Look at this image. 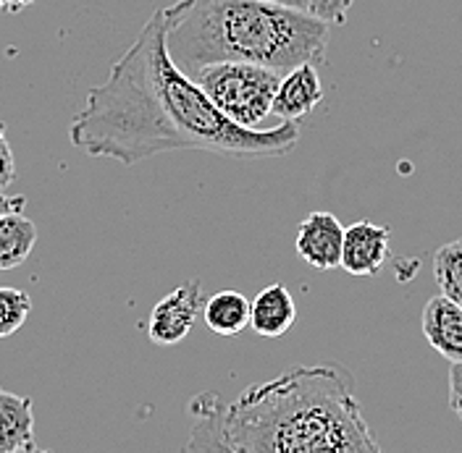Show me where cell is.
Returning a JSON list of instances; mask_svg holds the SVG:
<instances>
[{"mask_svg": "<svg viewBox=\"0 0 462 453\" xmlns=\"http://www.w3.org/2000/svg\"><path fill=\"white\" fill-rule=\"evenodd\" d=\"M163 16L166 50L187 77L218 60L287 74L300 63H326L331 40L323 19L271 0H179Z\"/></svg>", "mask_w": 462, "mask_h": 453, "instance_id": "3", "label": "cell"}, {"mask_svg": "<svg viewBox=\"0 0 462 453\" xmlns=\"http://www.w3.org/2000/svg\"><path fill=\"white\" fill-rule=\"evenodd\" d=\"M192 79L226 118L239 126L258 129L271 115L282 71L245 60H218L202 66Z\"/></svg>", "mask_w": 462, "mask_h": 453, "instance_id": "4", "label": "cell"}, {"mask_svg": "<svg viewBox=\"0 0 462 453\" xmlns=\"http://www.w3.org/2000/svg\"><path fill=\"white\" fill-rule=\"evenodd\" d=\"M202 288L200 281H184L176 285L171 294H166L147 320V339L158 346L181 343L192 333L198 317L202 314Z\"/></svg>", "mask_w": 462, "mask_h": 453, "instance_id": "5", "label": "cell"}, {"mask_svg": "<svg viewBox=\"0 0 462 453\" xmlns=\"http://www.w3.org/2000/svg\"><path fill=\"white\" fill-rule=\"evenodd\" d=\"M323 100V85L318 77L316 63H300L282 74L279 89L273 95L271 115L282 121H300L316 111V105Z\"/></svg>", "mask_w": 462, "mask_h": 453, "instance_id": "8", "label": "cell"}, {"mask_svg": "<svg viewBox=\"0 0 462 453\" xmlns=\"http://www.w3.org/2000/svg\"><path fill=\"white\" fill-rule=\"evenodd\" d=\"M32 3H37V0H0V8L8 14H19L22 8H27Z\"/></svg>", "mask_w": 462, "mask_h": 453, "instance_id": "20", "label": "cell"}, {"mask_svg": "<svg viewBox=\"0 0 462 453\" xmlns=\"http://www.w3.org/2000/svg\"><path fill=\"white\" fill-rule=\"evenodd\" d=\"M271 3H282L289 8H300V11H308V0H271Z\"/></svg>", "mask_w": 462, "mask_h": 453, "instance_id": "21", "label": "cell"}, {"mask_svg": "<svg viewBox=\"0 0 462 453\" xmlns=\"http://www.w3.org/2000/svg\"><path fill=\"white\" fill-rule=\"evenodd\" d=\"M433 278L441 288V294L462 307V239H455L436 249Z\"/></svg>", "mask_w": 462, "mask_h": 453, "instance_id": "14", "label": "cell"}, {"mask_svg": "<svg viewBox=\"0 0 462 453\" xmlns=\"http://www.w3.org/2000/svg\"><path fill=\"white\" fill-rule=\"evenodd\" d=\"M297 255L302 257L316 270H334L342 265V247H345V226L331 213H310L294 239Z\"/></svg>", "mask_w": 462, "mask_h": 453, "instance_id": "6", "label": "cell"}, {"mask_svg": "<svg viewBox=\"0 0 462 453\" xmlns=\"http://www.w3.org/2000/svg\"><path fill=\"white\" fill-rule=\"evenodd\" d=\"M195 417L187 451L378 453L355 380L345 367H291L224 403L213 394L189 401Z\"/></svg>", "mask_w": 462, "mask_h": 453, "instance_id": "2", "label": "cell"}, {"mask_svg": "<svg viewBox=\"0 0 462 453\" xmlns=\"http://www.w3.org/2000/svg\"><path fill=\"white\" fill-rule=\"evenodd\" d=\"M389 239L392 231L371 221H357L345 228V247H342V265L349 276L368 278L375 276L383 262L389 259Z\"/></svg>", "mask_w": 462, "mask_h": 453, "instance_id": "7", "label": "cell"}, {"mask_svg": "<svg viewBox=\"0 0 462 453\" xmlns=\"http://www.w3.org/2000/svg\"><path fill=\"white\" fill-rule=\"evenodd\" d=\"M352 3L355 0H308V11L326 24H345Z\"/></svg>", "mask_w": 462, "mask_h": 453, "instance_id": "16", "label": "cell"}, {"mask_svg": "<svg viewBox=\"0 0 462 453\" xmlns=\"http://www.w3.org/2000/svg\"><path fill=\"white\" fill-rule=\"evenodd\" d=\"M297 320V304L284 284H271L250 302V328L263 339L284 336Z\"/></svg>", "mask_w": 462, "mask_h": 453, "instance_id": "10", "label": "cell"}, {"mask_svg": "<svg viewBox=\"0 0 462 453\" xmlns=\"http://www.w3.org/2000/svg\"><path fill=\"white\" fill-rule=\"evenodd\" d=\"M37 244V226L22 213L0 215V270H14L27 262Z\"/></svg>", "mask_w": 462, "mask_h": 453, "instance_id": "13", "label": "cell"}, {"mask_svg": "<svg viewBox=\"0 0 462 453\" xmlns=\"http://www.w3.org/2000/svg\"><path fill=\"white\" fill-rule=\"evenodd\" d=\"M32 451H37L32 398L0 391V453Z\"/></svg>", "mask_w": 462, "mask_h": 453, "instance_id": "11", "label": "cell"}, {"mask_svg": "<svg viewBox=\"0 0 462 453\" xmlns=\"http://www.w3.org/2000/svg\"><path fill=\"white\" fill-rule=\"evenodd\" d=\"M423 336L447 362H462V307L444 294L423 307Z\"/></svg>", "mask_w": 462, "mask_h": 453, "instance_id": "9", "label": "cell"}, {"mask_svg": "<svg viewBox=\"0 0 462 453\" xmlns=\"http://www.w3.org/2000/svg\"><path fill=\"white\" fill-rule=\"evenodd\" d=\"M449 406L462 420V362H452L449 367Z\"/></svg>", "mask_w": 462, "mask_h": 453, "instance_id": "18", "label": "cell"}, {"mask_svg": "<svg viewBox=\"0 0 462 453\" xmlns=\"http://www.w3.org/2000/svg\"><path fill=\"white\" fill-rule=\"evenodd\" d=\"M14 181H16V160L11 144L5 140V123L0 118V192H5Z\"/></svg>", "mask_w": 462, "mask_h": 453, "instance_id": "17", "label": "cell"}, {"mask_svg": "<svg viewBox=\"0 0 462 453\" xmlns=\"http://www.w3.org/2000/svg\"><path fill=\"white\" fill-rule=\"evenodd\" d=\"M24 204L27 199L24 197H8L0 192V215H8V213H24Z\"/></svg>", "mask_w": 462, "mask_h": 453, "instance_id": "19", "label": "cell"}, {"mask_svg": "<svg viewBox=\"0 0 462 453\" xmlns=\"http://www.w3.org/2000/svg\"><path fill=\"white\" fill-rule=\"evenodd\" d=\"M202 320L216 336H236L250 325V299L239 291H218L202 304Z\"/></svg>", "mask_w": 462, "mask_h": 453, "instance_id": "12", "label": "cell"}, {"mask_svg": "<svg viewBox=\"0 0 462 453\" xmlns=\"http://www.w3.org/2000/svg\"><path fill=\"white\" fill-rule=\"evenodd\" d=\"M32 312V299L22 288L0 285V339L14 336Z\"/></svg>", "mask_w": 462, "mask_h": 453, "instance_id": "15", "label": "cell"}, {"mask_svg": "<svg viewBox=\"0 0 462 453\" xmlns=\"http://www.w3.org/2000/svg\"><path fill=\"white\" fill-rule=\"evenodd\" d=\"M69 140L92 158L137 166L171 149L236 158H282L300 142V123L247 129L221 113L200 85L166 50V16L158 8L103 85L87 92Z\"/></svg>", "mask_w": 462, "mask_h": 453, "instance_id": "1", "label": "cell"}]
</instances>
